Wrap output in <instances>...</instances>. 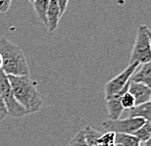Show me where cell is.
I'll return each instance as SVG.
<instances>
[{"label":"cell","mask_w":151,"mask_h":146,"mask_svg":"<svg viewBox=\"0 0 151 146\" xmlns=\"http://www.w3.org/2000/svg\"><path fill=\"white\" fill-rule=\"evenodd\" d=\"M8 78L17 101L29 114L40 110L43 99L38 92L37 83L29 76H8Z\"/></svg>","instance_id":"1"},{"label":"cell","mask_w":151,"mask_h":146,"mask_svg":"<svg viewBox=\"0 0 151 146\" xmlns=\"http://www.w3.org/2000/svg\"><path fill=\"white\" fill-rule=\"evenodd\" d=\"M2 70L7 76H29V67L22 48L7 38H0Z\"/></svg>","instance_id":"2"},{"label":"cell","mask_w":151,"mask_h":146,"mask_svg":"<svg viewBox=\"0 0 151 146\" xmlns=\"http://www.w3.org/2000/svg\"><path fill=\"white\" fill-rule=\"evenodd\" d=\"M147 29L148 27L145 25L138 26L134 48L129 58V64L138 63L140 65L151 61V46Z\"/></svg>","instance_id":"3"},{"label":"cell","mask_w":151,"mask_h":146,"mask_svg":"<svg viewBox=\"0 0 151 146\" xmlns=\"http://www.w3.org/2000/svg\"><path fill=\"white\" fill-rule=\"evenodd\" d=\"M0 94H1L3 100H4L9 116L13 118H21L29 114L17 101L16 97L13 93V90H12L8 76L3 72V70H0Z\"/></svg>","instance_id":"4"},{"label":"cell","mask_w":151,"mask_h":146,"mask_svg":"<svg viewBox=\"0 0 151 146\" xmlns=\"http://www.w3.org/2000/svg\"><path fill=\"white\" fill-rule=\"evenodd\" d=\"M145 121L141 118H126L118 119V120H107L102 122L101 126L106 132L114 133H127L132 134L137 130Z\"/></svg>","instance_id":"5"},{"label":"cell","mask_w":151,"mask_h":146,"mask_svg":"<svg viewBox=\"0 0 151 146\" xmlns=\"http://www.w3.org/2000/svg\"><path fill=\"white\" fill-rule=\"evenodd\" d=\"M139 64L138 63H132L124 70L122 73L116 76L114 78L109 81L105 84L104 88V94H105V100L109 99L110 97L116 95L120 91H122L126 87L129 81H131V78L132 74L135 72V70L138 68Z\"/></svg>","instance_id":"6"},{"label":"cell","mask_w":151,"mask_h":146,"mask_svg":"<svg viewBox=\"0 0 151 146\" xmlns=\"http://www.w3.org/2000/svg\"><path fill=\"white\" fill-rule=\"evenodd\" d=\"M129 81L122 91H120V92L117 93L116 95L110 97L109 99L106 100V107H107L109 120H118V119H121V116H122V114L124 112L122 104H121V97H122V95L126 92V91H128Z\"/></svg>","instance_id":"7"},{"label":"cell","mask_w":151,"mask_h":146,"mask_svg":"<svg viewBox=\"0 0 151 146\" xmlns=\"http://www.w3.org/2000/svg\"><path fill=\"white\" fill-rule=\"evenodd\" d=\"M129 92L134 96L135 106L143 104V103L148 102L150 100L151 95V88L144 86L142 83H134V81H129Z\"/></svg>","instance_id":"8"},{"label":"cell","mask_w":151,"mask_h":146,"mask_svg":"<svg viewBox=\"0 0 151 146\" xmlns=\"http://www.w3.org/2000/svg\"><path fill=\"white\" fill-rule=\"evenodd\" d=\"M60 19H61V15H60V9L57 0H49V5H48V10L46 14V27L48 28L50 33H52L58 28Z\"/></svg>","instance_id":"9"},{"label":"cell","mask_w":151,"mask_h":146,"mask_svg":"<svg viewBox=\"0 0 151 146\" xmlns=\"http://www.w3.org/2000/svg\"><path fill=\"white\" fill-rule=\"evenodd\" d=\"M132 81L142 83L151 88V61L141 64L140 68L137 69L131 78Z\"/></svg>","instance_id":"10"},{"label":"cell","mask_w":151,"mask_h":146,"mask_svg":"<svg viewBox=\"0 0 151 146\" xmlns=\"http://www.w3.org/2000/svg\"><path fill=\"white\" fill-rule=\"evenodd\" d=\"M128 117L141 118L145 122L151 123V102L148 101L143 104L134 106L132 109L128 110Z\"/></svg>","instance_id":"11"},{"label":"cell","mask_w":151,"mask_h":146,"mask_svg":"<svg viewBox=\"0 0 151 146\" xmlns=\"http://www.w3.org/2000/svg\"><path fill=\"white\" fill-rule=\"evenodd\" d=\"M115 144L122 146H142L141 142L134 134L115 133Z\"/></svg>","instance_id":"12"},{"label":"cell","mask_w":151,"mask_h":146,"mask_svg":"<svg viewBox=\"0 0 151 146\" xmlns=\"http://www.w3.org/2000/svg\"><path fill=\"white\" fill-rule=\"evenodd\" d=\"M32 5H34L35 15L41 21V23L46 26L47 25L46 14L48 10V5H49V0H35Z\"/></svg>","instance_id":"13"},{"label":"cell","mask_w":151,"mask_h":146,"mask_svg":"<svg viewBox=\"0 0 151 146\" xmlns=\"http://www.w3.org/2000/svg\"><path fill=\"white\" fill-rule=\"evenodd\" d=\"M132 134L141 142V144H143L151 135V123L145 122V123H144L137 130H135Z\"/></svg>","instance_id":"14"},{"label":"cell","mask_w":151,"mask_h":146,"mask_svg":"<svg viewBox=\"0 0 151 146\" xmlns=\"http://www.w3.org/2000/svg\"><path fill=\"white\" fill-rule=\"evenodd\" d=\"M115 145V133L106 132L101 134L95 142L94 146H114Z\"/></svg>","instance_id":"15"},{"label":"cell","mask_w":151,"mask_h":146,"mask_svg":"<svg viewBox=\"0 0 151 146\" xmlns=\"http://www.w3.org/2000/svg\"><path fill=\"white\" fill-rule=\"evenodd\" d=\"M121 104H122V107L124 110L132 109L135 106V101H134V96H132L129 91H126L122 95V97H121Z\"/></svg>","instance_id":"16"},{"label":"cell","mask_w":151,"mask_h":146,"mask_svg":"<svg viewBox=\"0 0 151 146\" xmlns=\"http://www.w3.org/2000/svg\"><path fill=\"white\" fill-rule=\"evenodd\" d=\"M69 146H88L84 135V129L80 130L71 140Z\"/></svg>","instance_id":"17"},{"label":"cell","mask_w":151,"mask_h":146,"mask_svg":"<svg viewBox=\"0 0 151 146\" xmlns=\"http://www.w3.org/2000/svg\"><path fill=\"white\" fill-rule=\"evenodd\" d=\"M8 116L9 115H8V112H7V109H6L4 100H3L1 94H0V121L5 120Z\"/></svg>","instance_id":"18"},{"label":"cell","mask_w":151,"mask_h":146,"mask_svg":"<svg viewBox=\"0 0 151 146\" xmlns=\"http://www.w3.org/2000/svg\"><path fill=\"white\" fill-rule=\"evenodd\" d=\"M12 0H0V14L6 13L11 6Z\"/></svg>","instance_id":"19"},{"label":"cell","mask_w":151,"mask_h":146,"mask_svg":"<svg viewBox=\"0 0 151 146\" xmlns=\"http://www.w3.org/2000/svg\"><path fill=\"white\" fill-rule=\"evenodd\" d=\"M57 3H58V6L60 9V15H61V17H62L66 12V10H67L69 0H57Z\"/></svg>","instance_id":"20"},{"label":"cell","mask_w":151,"mask_h":146,"mask_svg":"<svg viewBox=\"0 0 151 146\" xmlns=\"http://www.w3.org/2000/svg\"><path fill=\"white\" fill-rule=\"evenodd\" d=\"M143 146H151V135L149 136V138L143 143Z\"/></svg>","instance_id":"21"},{"label":"cell","mask_w":151,"mask_h":146,"mask_svg":"<svg viewBox=\"0 0 151 146\" xmlns=\"http://www.w3.org/2000/svg\"><path fill=\"white\" fill-rule=\"evenodd\" d=\"M147 33H148V36H149V40H150V46H151V29L148 28L147 29Z\"/></svg>","instance_id":"22"},{"label":"cell","mask_w":151,"mask_h":146,"mask_svg":"<svg viewBox=\"0 0 151 146\" xmlns=\"http://www.w3.org/2000/svg\"><path fill=\"white\" fill-rule=\"evenodd\" d=\"M0 70H2V57L0 55Z\"/></svg>","instance_id":"23"},{"label":"cell","mask_w":151,"mask_h":146,"mask_svg":"<svg viewBox=\"0 0 151 146\" xmlns=\"http://www.w3.org/2000/svg\"><path fill=\"white\" fill-rule=\"evenodd\" d=\"M114 146H122V145H120V144H115Z\"/></svg>","instance_id":"24"},{"label":"cell","mask_w":151,"mask_h":146,"mask_svg":"<svg viewBox=\"0 0 151 146\" xmlns=\"http://www.w3.org/2000/svg\"><path fill=\"white\" fill-rule=\"evenodd\" d=\"M149 101L151 102V95H150V100H149Z\"/></svg>","instance_id":"25"}]
</instances>
